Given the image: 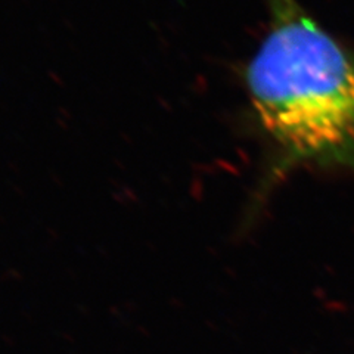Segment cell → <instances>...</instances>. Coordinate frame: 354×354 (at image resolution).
<instances>
[{"mask_svg":"<svg viewBox=\"0 0 354 354\" xmlns=\"http://www.w3.org/2000/svg\"><path fill=\"white\" fill-rule=\"evenodd\" d=\"M269 27L243 70L250 111L273 152L270 174L354 164V53L297 0H266Z\"/></svg>","mask_w":354,"mask_h":354,"instance_id":"6da1fadb","label":"cell"}]
</instances>
